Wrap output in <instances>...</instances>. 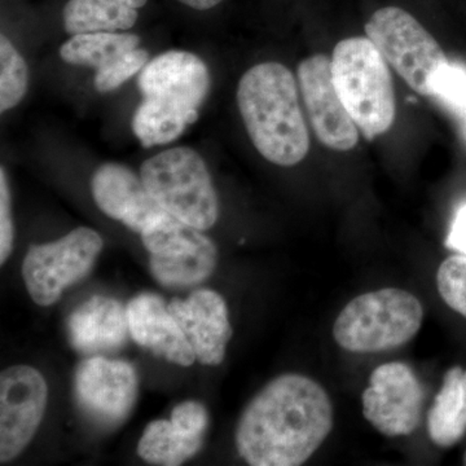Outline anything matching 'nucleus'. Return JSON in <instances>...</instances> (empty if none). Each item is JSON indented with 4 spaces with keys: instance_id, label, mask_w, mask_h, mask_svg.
Segmentation results:
<instances>
[{
    "instance_id": "obj_1",
    "label": "nucleus",
    "mask_w": 466,
    "mask_h": 466,
    "mask_svg": "<svg viewBox=\"0 0 466 466\" xmlns=\"http://www.w3.org/2000/svg\"><path fill=\"white\" fill-rule=\"evenodd\" d=\"M333 425V403L323 386L311 377L285 373L245 408L236 449L251 466H299L323 446Z\"/></svg>"
},
{
    "instance_id": "obj_2",
    "label": "nucleus",
    "mask_w": 466,
    "mask_h": 466,
    "mask_svg": "<svg viewBox=\"0 0 466 466\" xmlns=\"http://www.w3.org/2000/svg\"><path fill=\"white\" fill-rule=\"evenodd\" d=\"M238 110L251 143L279 167H294L309 152V134L293 73L280 63L250 67L238 82Z\"/></svg>"
},
{
    "instance_id": "obj_3",
    "label": "nucleus",
    "mask_w": 466,
    "mask_h": 466,
    "mask_svg": "<svg viewBox=\"0 0 466 466\" xmlns=\"http://www.w3.org/2000/svg\"><path fill=\"white\" fill-rule=\"evenodd\" d=\"M137 86L143 101L135 110L131 127L144 148H150L174 142L198 121L211 79L198 55L167 51L143 67Z\"/></svg>"
},
{
    "instance_id": "obj_4",
    "label": "nucleus",
    "mask_w": 466,
    "mask_h": 466,
    "mask_svg": "<svg viewBox=\"0 0 466 466\" xmlns=\"http://www.w3.org/2000/svg\"><path fill=\"white\" fill-rule=\"evenodd\" d=\"M334 87L368 140L388 133L397 116V100L388 61L368 36L337 43L332 57Z\"/></svg>"
},
{
    "instance_id": "obj_5",
    "label": "nucleus",
    "mask_w": 466,
    "mask_h": 466,
    "mask_svg": "<svg viewBox=\"0 0 466 466\" xmlns=\"http://www.w3.org/2000/svg\"><path fill=\"white\" fill-rule=\"evenodd\" d=\"M424 321V306L400 288L368 291L350 300L333 324V339L354 354H377L415 339Z\"/></svg>"
},
{
    "instance_id": "obj_6",
    "label": "nucleus",
    "mask_w": 466,
    "mask_h": 466,
    "mask_svg": "<svg viewBox=\"0 0 466 466\" xmlns=\"http://www.w3.org/2000/svg\"><path fill=\"white\" fill-rule=\"evenodd\" d=\"M140 177L167 213L200 231L216 225L219 201L204 158L177 147L147 159Z\"/></svg>"
},
{
    "instance_id": "obj_7",
    "label": "nucleus",
    "mask_w": 466,
    "mask_h": 466,
    "mask_svg": "<svg viewBox=\"0 0 466 466\" xmlns=\"http://www.w3.org/2000/svg\"><path fill=\"white\" fill-rule=\"evenodd\" d=\"M366 34L413 91L431 96L433 76L450 61L440 43L412 15L400 7L379 9L368 21Z\"/></svg>"
},
{
    "instance_id": "obj_8",
    "label": "nucleus",
    "mask_w": 466,
    "mask_h": 466,
    "mask_svg": "<svg viewBox=\"0 0 466 466\" xmlns=\"http://www.w3.org/2000/svg\"><path fill=\"white\" fill-rule=\"evenodd\" d=\"M103 245L99 233L87 227L73 229L50 244L32 245L24 259L23 276L34 302H57L66 288L90 272Z\"/></svg>"
},
{
    "instance_id": "obj_9",
    "label": "nucleus",
    "mask_w": 466,
    "mask_h": 466,
    "mask_svg": "<svg viewBox=\"0 0 466 466\" xmlns=\"http://www.w3.org/2000/svg\"><path fill=\"white\" fill-rule=\"evenodd\" d=\"M425 392L415 370L401 361L381 364L361 395L363 415L379 433L407 437L421 424Z\"/></svg>"
},
{
    "instance_id": "obj_10",
    "label": "nucleus",
    "mask_w": 466,
    "mask_h": 466,
    "mask_svg": "<svg viewBox=\"0 0 466 466\" xmlns=\"http://www.w3.org/2000/svg\"><path fill=\"white\" fill-rule=\"evenodd\" d=\"M137 370L126 361L96 355L76 368V403L101 428H116L127 419L137 401Z\"/></svg>"
},
{
    "instance_id": "obj_11",
    "label": "nucleus",
    "mask_w": 466,
    "mask_h": 466,
    "mask_svg": "<svg viewBox=\"0 0 466 466\" xmlns=\"http://www.w3.org/2000/svg\"><path fill=\"white\" fill-rule=\"evenodd\" d=\"M45 377L29 366H15L0 376V462L11 461L33 440L47 406Z\"/></svg>"
},
{
    "instance_id": "obj_12",
    "label": "nucleus",
    "mask_w": 466,
    "mask_h": 466,
    "mask_svg": "<svg viewBox=\"0 0 466 466\" xmlns=\"http://www.w3.org/2000/svg\"><path fill=\"white\" fill-rule=\"evenodd\" d=\"M297 76L319 142L337 152L354 149L359 128L334 87L330 58L323 54L305 58L300 61Z\"/></svg>"
},
{
    "instance_id": "obj_13",
    "label": "nucleus",
    "mask_w": 466,
    "mask_h": 466,
    "mask_svg": "<svg viewBox=\"0 0 466 466\" xmlns=\"http://www.w3.org/2000/svg\"><path fill=\"white\" fill-rule=\"evenodd\" d=\"M91 191L104 214L140 235L167 214L142 177L124 165H101L92 177Z\"/></svg>"
},
{
    "instance_id": "obj_14",
    "label": "nucleus",
    "mask_w": 466,
    "mask_h": 466,
    "mask_svg": "<svg viewBox=\"0 0 466 466\" xmlns=\"http://www.w3.org/2000/svg\"><path fill=\"white\" fill-rule=\"evenodd\" d=\"M196 358L205 366H219L232 337L226 300L217 291H193L187 299H174L168 305Z\"/></svg>"
},
{
    "instance_id": "obj_15",
    "label": "nucleus",
    "mask_w": 466,
    "mask_h": 466,
    "mask_svg": "<svg viewBox=\"0 0 466 466\" xmlns=\"http://www.w3.org/2000/svg\"><path fill=\"white\" fill-rule=\"evenodd\" d=\"M126 309L130 336L137 345L170 363L192 366L198 359L195 350L164 299L143 293L131 299Z\"/></svg>"
},
{
    "instance_id": "obj_16",
    "label": "nucleus",
    "mask_w": 466,
    "mask_h": 466,
    "mask_svg": "<svg viewBox=\"0 0 466 466\" xmlns=\"http://www.w3.org/2000/svg\"><path fill=\"white\" fill-rule=\"evenodd\" d=\"M128 333L127 309L109 297H91L67 320L69 341L85 355L116 351L125 345Z\"/></svg>"
},
{
    "instance_id": "obj_17",
    "label": "nucleus",
    "mask_w": 466,
    "mask_h": 466,
    "mask_svg": "<svg viewBox=\"0 0 466 466\" xmlns=\"http://www.w3.org/2000/svg\"><path fill=\"white\" fill-rule=\"evenodd\" d=\"M428 434L435 446L451 449L466 434V370H447L428 413Z\"/></svg>"
},
{
    "instance_id": "obj_18",
    "label": "nucleus",
    "mask_w": 466,
    "mask_h": 466,
    "mask_svg": "<svg viewBox=\"0 0 466 466\" xmlns=\"http://www.w3.org/2000/svg\"><path fill=\"white\" fill-rule=\"evenodd\" d=\"M148 0H67L64 27L67 33L126 32L137 23V9Z\"/></svg>"
},
{
    "instance_id": "obj_19",
    "label": "nucleus",
    "mask_w": 466,
    "mask_h": 466,
    "mask_svg": "<svg viewBox=\"0 0 466 466\" xmlns=\"http://www.w3.org/2000/svg\"><path fill=\"white\" fill-rule=\"evenodd\" d=\"M140 38L135 34L100 32L76 34L60 48V56L75 66L94 67L96 76H104L115 69L135 48Z\"/></svg>"
},
{
    "instance_id": "obj_20",
    "label": "nucleus",
    "mask_w": 466,
    "mask_h": 466,
    "mask_svg": "<svg viewBox=\"0 0 466 466\" xmlns=\"http://www.w3.org/2000/svg\"><path fill=\"white\" fill-rule=\"evenodd\" d=\"M218 263L216 244L208 238L193 249L157 256L150 254L153 278L165 287H189L207 280Z\"/></svg>"
},
{
    "instance_id": "obj_21",
    "label": "nucleus",
    "mask_w": 466,
    "mask_h": 466,
    "mask_svg": "<svg viewBox=\"0 0 466 466\" xmlns=\"http://www.w3.org/2000/svg\"><path fill=\"white\" fill-rule=\"evenodd\" d=\"M204 437L189 434L170 420H156L147 426L137 453L149 464L177 466L200 451Z\"/></svg>"
},
{
    "instance_id": "obj_22",
    "label": "nucleus",
    "mask_w": 466,
    "mask_h": 466,
    "mask_svg": "<svg viewBox=\"0 0 466 466\" xmlns=\"http://www.w3.org/2000/svg\"><path fill=\"white\" fill-rule=\"evenodd\" d=\"M27 66L20 52L3 34L0 36V112L15 108L27 91Z\"/></svg>"
},
{
    "instance_id": "obj_23",
    "label": "nucleus",
    "mask_w": 466,
    "mask_h": 466,
    "mask_svg": "<svg viewBox=\"0 0 466 466\" xmlns=\"http://www.w3.org/2000/svg\"><path fill=\"white\" fill-rule=\"evenodd\" d=\"M437 289L444 303L466 319V254L451 256L441 263Z\"/></svg>"
},
{
    "instance_id": "obj_24",
    "label": "nucleus",
    "mask_w": 466,
    "mask_h": 466,
    "mask_svg": "<svg viewBox=\"0 0 466 466\" xmlns=\"http://www.w3.org/2000/svg\"><path fill=\"white\" fill-rule=\"evenodd\" d=\"M431 97H437L458 113L466 112V69L458 64H446L431 81Z\"/></svg>"
},
{
    "instance_id": "obj_25",
    "label": "nucleus",
    "mask_w": 466,
    "mask_h": 466,
    "mask_svg": "<svg viewBox=\"0 0 466 466\" xmlns=\"http://www.w3.org/2000/svg\"><path fill=\"white\" fill-rule=\"evenodd\" d=\"M148 51L139 47L135 48L115 69L110 70L106 75L95 76V87L103 94L116 90L131 76L142 72L143 67L148 64Z\"/></svg>"
},
{
    "instance_id": "obj_26",
    "label": "nucleus",
    "mask_w": 466,
    "mask_h": 466,
    "mask_svg": "<svg viewBox=\"0 0 466 466\" xmlns=\"http://www.w3.org/2000/svg\"><path fill=\"white\" fill-rule=\"evenodd\" d=\"M15 228L12 220L11 192L5 168L0 170V263H5L14 249Z\"/></svg>"
},
{
    "instance_id": "obj_27",
    "label": "nucleus",
    "mask_w": 466,
    "mask_h": 466,
    "mask_svg": "<svg viewBox=\"0 0 466 466\" xmlns=\"http://www.w3.org/2000/svg\"><path fill=\"white\" fill-rule=\"evenodd\" d=\"M170 421L187 433L204 437L208 424V410L200 401H183L174 408Z\"/></svg>"
},
{
    "instance_id": "obj_28",
    "label": "nucleus",
    "mask_w": 466,
    "mask_h": 466,
    "mask_svg": "<svg viewBox=\"0 0 466 466\" xmlns=\"http://www.w3.org/2000/svg\"><path fill=\"white\" fill-rule=\"evenodd\" d=\"M446 247L459 251V253L466 254V202L453 218Z\"/></svg>"
},
{
    "instance_id": "obj_29",
    "label": "nucleus",
    "mask_w": 466,
    "mask_h": 466,
    "mask_svg": "<svg viewBox=\"0 0 466 466\" xmlns=\"http://www.w3.org/2000/svg\"><path fill=\"white\" fill-rule=\"evenodd\" d=\"M179 2L187 7L198 9V11H207V9L216 7L223 0H179Z\"/></svg>"
},
{
    "instance_id": "obj_30",
    "label": "nucleus",
    "mask_w": 466,
    "mask_h": 466,
    "mask_svg": "<svg viewBox=\"0 0 466 466\" xmlns=\"http://www.w3.org/2000/svg\"><path fill=\"white\" fill-rule=\"evenodd\" d=\"M462 462H464V465H466V451L464 453V458H462Z\"/></svg>"
}]
</instances>
